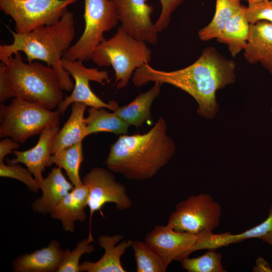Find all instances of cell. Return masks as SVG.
<instances>
[{
	"label": "cell",
	"mask_w": 272,
	"mask_h": 272,
	"mask_svg": "<svg viewBox=\"0 0 272 272\" xmlns=\"http://www.w3.org/2000/svg\"><path fill=\"white\" fill-rule=\"evenodd\" d=\"M222 255L215 249H208L198 257L183 259L181 267L188 272H226L222 263Z\"/></svg>",
	"instance_id": "28"
},
{
	"label": "cell",
	"mask_w": 272,
	"mask_h": 272,
	"mask_svg": "<svg viewBox=\"0 0 272 272\" xmlns=\"http://www.w3.org/2000/svg\"><path fill=\"white\" fill-rule=\"evenodd\" d=\"M134 252L138 272H165L167 266L161 258L145 242L133 241L131 244Z\"/></svg>",
	"instance_id": "27"
},
{
	"label": "cell",
	"mask_w": 272,
	"mask_h": 272,
	"mask_svg": "<svg viewBox=\"0 0 272 272\" xmlns=\"http://www.w3.org/2000/svg\"><path fill=\"white\" fill-rule=\"evenodd\" d=\"M256 264L253 267L254 272H272V268L269 263L262 257H258L256 260Z\"/></svg>",
	"instance_id": "35"
},
{
	"label": "cell",
	"mask_w": 272,
	"mask_h": 272,
	"mask_svg": "<svg viewBox=\"0 0 272 272\" xmlns=\"http://www.w3.org/2000/svg\"><path fill=\"white\" fill-rule=\"evenodd\" d=\"M16 97V93L6 72V64L1 61L0 63V102L3 103L7 100Z\"/></svg>",
	"instance_id": "33"
},
{
	"label": "cell",
	"mask_w": 272,
	"mask_h": 272,
	"mask_svg": "<svg viewBox=\"0 0 272 272\" xmlns=\"http://www.w3.org/2000/svg\"><path fill=\"white\" fill-rule=\"evenodd\" d=\"M84 160L82 142L59 150L51 157V164L63 169L74 186L83 183L80 176V168Z\"/></svg>",
	"instance_id": "26"
},
{
	"label": "cell",
	"mask_w": 272,
	"mask_h": 272,
	"mask_svg": "<svg viewBox=\"0 0 272 272\" xmlns=\"http://www.w3.org/2000/svg\"><path fill=\"white\" fill-rule=\"evenodd\" d=\"M243 54L248 63L259 62L272 75V23L259 21L249 24Z\"/></svg>",
	"instance_id": "15"
},
{
	"label": "cell",
	"mask_w": 272,
	"mask_h": 272,
	"mask_svg": "<svg viewBox=\"0 0 272 272\" xmlns=\"http://www.w3.org/2000/svg\"><path fill=\"white\" fill-rule=\"evenodd\" d=\"M58 126L48 127L40 133L37 144L24 151H13L16 158L10 161L14 163L25 164L39 183L43 179L42 173L45 168L51 166V146L55 134L59 131Z\"/></svg>",
	"instance_id": "14"
},
{
	"label": "cell",
	"mask_w": 272,
	"mask_h": 272,
	"mask_svg": "<svg viewBox=\"0 0 272 272\" xmlns=\"http://www.w3.org/2000/svg\"><path fill=\"white\" fill-rule=\"evenodd\" d=\"M161 5V12L154 23L158 33L167 28L170 23L172 13L186 0H159Z\"/></svg>",
	"instance_id": "32"
},
{
	"label": "cell",
	"mask_w": 272,
	"mask_h": 272,
	"mask_svg": "<svg viewBox=\"0 0 272 272\" xmlns=\"http://www.w3.org/2000/svg\"><path fill=\"white\" fill-rule=\"evenodd\" d=\"M20 147L19 143L11 138H6L0 142V163L4 162L5 157L13 152V150Z\"/></svg>",
	"instance_id": "34"
},
{
	"label": "cell",
	"mask_w": 272,
	"mask_h": 272,
	"mask_svg": "<svg viewBox=\"0 0 272 272\" xmlns=\"http://www.w3.org/2000/svg\"><path fill=\"white\" fill-rule=\"evenodd\" d=\"M220 205L207 193L191 195L179 202L167 224L174 230L194 235L212 232L220 224Z\"/></svg>",
	"instance_id": "8"
},
{
	"label": "cell",
	"mask_w": 272,
	"mask_h": 272,
	"mask_svg": "<svg viewBox=\"0 0 272 272\" xmlns=\"http://www.w3.org/2000/svg\"><path fill=\"white\" fill-rule=\"evenodd\" d=\"M93 238H88L79 242L72 251L67 249L64 251L63 259L56 272H79V261L81 256L85 253L90 254L95 251Z\"/></svg>",
	"instance_id": "29"
},
{
	"label": "cell",
	"mask_w": 272,
	"mask_h": 272,
	"mask_svg": "<svg viewBox=\"0 0 272 272\" xmlns=\"http://www.w3.org/2000/svg\"><path fill=\"white\" fill-rule=\"evenodd\" d=\"M5 63L16 97L48 110L63 99L58 76L52 67L37 61L25 63L20 52Z\"/></svg>",
	"instance_id": "4"
},
{
	"label": "cell",
	"mask_w": 272,
	"mask_h": 272,
	"mask_svg": "<svg viewBox=\"0 0 272 272\" xmlns=\"http://www.w3.org/2000/svg\"><path fill=\"white\" fill-rule=\"evenodd\" d=\"M162 85L155 82L149 90L140 94L130 103L118 107L113 112L130 126L142 127L145 121L152 118L151 107L160 94Z\"/></svg>",
	"instance_id": "22"
},
{
	"label": "cell",
	"mask_w": 272,
	"mask_h": 272,
	"mask_svg": "<svg viewBox=\"0 0 272 272\" xmlns=\"http://www.w3.org/2000/svg\"><path fill=\"white\" fill-rule=\"evenodd\" d=\"M7 163H0L1 177L17 179L26 185L31 191L38 192L40 189L38 183L32 177V174L28 169L23 168L18 163H12L9 159L7 160Z\"/></svg>",
	"instance_id": "30"
},
{
	"label": "cell",
	"mask_w": 272,
	"mask_h": 272,
	"mask_svg": "<svg viewBox=\"0 0 272 272\" xmlns=\"http://www.w3.org/2000/svg\"><path fill=\"white\" fill-rule=\"evenodd\" d=\"M197 239V235L176 231L167 224L155 226L145 241L168 267L173 261L180 262L195 251Z\"/></svg>",
	"instance_id": "12"
},
{
	"label": "cell",
	"mask_w": 272,
	"mask_h": 272,
	"mask_svg": "<svg viewBox=\"0 0 272 272\" xmlns=\"http://www.w3.org/2000/svg\"><path fill=\"white\" fill-rule=\"evenodd\" d=\"M59 242L52 240L48 245L30 253L17 257L13 262L15 272L56 271L63 257Z\"/></svg>",
	"instance_id": "18"
},
{
	"label": "cell",
	"mask_w": 272,
	"mask_h": 272,
	"mask_svg": "<svg viewBox=\"0 0 272 272\" xmlns=\"http://www.w3.org/2000/svg\"><path fill=\"white\" fill-rule=\"evenodd\" d=\"M246 17L249 24L259 21L272 23V0L255 3H248Z\"/></svg>",
	"instance_id": "31"
},
{
	"label": "cell",
	"mask_w": 272,
	"mask_h": 272,
	"mask_svg": "<svg viewBox=\"0 0 272 272\" xmlns=\"http://www.w3.org/2000/svg\"><path fill=\"white\" fill-rule=\"evenodd\" d=\"M85 118L86 136L100 132H109L117 134H126L130 125L113 111L109 112L104 108L90 107Z\"/></svg>",
	"instance_id": "24"
},
{
	"label": "cell",
	"mask_w": 272,
	"mask_h": 272,
	"mask_svg": "<svg viewBox=\"0 0 272 272\" xmlns=\"http://www.w3.org/2000/svg\"><path fill=\"white\" fill-rule=\"evenodd\" d=\"M89 195V189L83 183L74 186L53 209L51 217L61 221L65 232L73 233L74 223L78 220L84 222L86 219L85 208L88 207Z\"/></svg>",
	"instance_id": "16"
},
{
	"label": "cell",
	"mask_w": 272,
	"mask_h": 272,
	"mask_svg": "<svg viewBox=\"0 0 272 272\" xmlns=\"http://www.w3.org/2000/svg\"><path fill=\"white\" fill-rule=\"evenodd\" d=\"M263 242L270 245L272 247V231L259 238Z\"/></svg>",
	"instance_id": "36"
},
{
	"label": "cell",
	"mask_w": 272,
	"mask_h": 272,
	"mask_svg": "<svg viewBox=\"0 0 272 272\" xmlns=\"http://www.w3.org/2000/svg\"><path fill=\"white\" fill-rule=\"evenodd\" d=\"M42 195L32 203L34 212L46 215L50 213L55 206L74 187L67 180L61 168L55 167L51 169L47 176L38 183Z\"/></svg>",
	"instance_id": "19"
},
{
	"label": "cell",
	"mask_w": 272,
	"mask_h": 272,
	"mask_svg": "<svg viewBox=\"0 0 272 272\" xmlns=\"http://www.w3.org/2000/svg\"><path fill=\"white\" fill-rule=\"evenodd\" d=\"M122 235L113 236L102 235L98 239L99 245L105 250L102 257L96 262L86 261L80 264V271L87 272H125L120 258L127 249L131 246L133 240H124Z\"/></svg>",
	"instance_id": "17"
},
{
	"label": "cell",
	"mask_w": 272,
	"mask_h": 272,
	"mask_svg": "<svg viewBox=\"0 0 272 272\" xmlns=\"http://www.w3.org/2000/svg\"><path fill=\"white\" fill-rule=\"evenodd\" d=\"M80 60H72L63 57V68L75 80L72 93L67 96L57 106V110L63 115L67 107L73 103L80 102L90 107L106 108L115 111L118 104L114 100L106 103L101 100L91 89L90 81H95L101 85L109 81L108 72L100 71L96 68H88L84 65Z\"/></svg>",
	"instance_id": "10"
},
{
	"label": "cell",
	"mask_w": 272,
	"mask_h": 272,
	"mask_svg": "<svg viewBox=\"0 0 272 272\" xmlns=\"http://www.w3.org/2000/svg\"><path fill=\"white\" fill-rule=\"evenodd\" d=\"M83 183L89 191L88 207L90 210L88 237L93 238L91 232L93 214L108 202L114 203L117 210L124 211L132 206V201L125 186L116 180L113 172L101 167L92 168L83 178Z\"/></svg>",
	"instance_id": "11"
},
{
	"label": "cell",
	"mask_w": 272,
	"mask_h": 272,
	"mask_svg": "<svg viewBox=\"0 0 272 272\" xmlns=\"http://www.w3.org/2000/svg\"><path fill=\"white\" fill-rule=\"evenodd\" d=\"M85 28L63 57L72 60H91L97 46L105 38L104 33L115 27L119 20L113 0H84Z\"/></svg>",
	"instance_id": "7"
},
{
	"label": "cell",
	"mask_w": 272,
	"mask_h": 272,
	"mask_svg": "<svg viewBox=\"0 0 272 272\" xmlns=\"http://www.w3.org/2000/svg\"><path fill=\"white\" fill-rule=\"evenodd\" d=\"M147 43L129 35L120 26L110 38L95 48L91 60L99 66H112L118 89L125 88L135 71L152 59Z\"/></svg>",
	"instance_id": "5"
},
{
	"label": "cell",
	"mask_w": 272,
	"mask_h": 272,
	"mask_svg": "<svg viewBox=\"0 0 272 272\" xmlns=\"http://www.w3.org/2000/svg\"><path fill=\"white\" fill-rule=\"evenodd\" d=\"M272 231V205L267 218L260 224L242 233L232 234L229 232L214 234L213 232L198 235L195 251L202 249H216L223 246L242 242L245 240L259 238Z\"/></svg>",
	"instance_id": "20"
},
{
	"label": "cell",
	"mask_w": 272,
	"mask_h": 272,
	"mask_svg": "<svg viewBox=\"0 0 272 272\" xmlns=\"http://www.w3.org/2000/svg\"><path fill=\"white\" fill-rule=\"evenodd\" d=\"M60 113L16 97L0 105V137H10L22 143L48 127L58 126Z\"/></svg>",
	"instance_id": "6"
},
{
	"label": "cell",
	"mask_w": 272,
	"mask_h": 272,
	"mask_svg": "<svg viewBox=\"0 0 272 272\" xmlns=\"http://www.w3.org/2000/svg\"><path fill=\"white\" fill-rule=\"evenodd\" d=\"M13 41L0 45V60L6 63L16 53L23 52L28 62L44 61L57 73L62 90L70 91L74 83L63 68L62 58L71 47L75 36L73 14L67 11L56 23L39 27L29 33L19 34L9 29Z\"/></svg>",
	"instance_id": "3"
},
{
	"label": "cell",
	"mask_w": 272,
	"mask_h": 272,
	"mask_svg": "<svg viewBox=\"0 0 272 272\" xmlns=\"http://www.w3.org/2000/svg\"><path fill=\"white\" fill-rule=\"evenodd\" d=\"M271 112H272V109H271Z\"/></svg>",
	"instance_id": "38"
},
{
	"label": "cell",
	"mask_w": 272,
	"mask_h": 272,
	"mask_svg": "<svg viewBox=\"0 0 272 272\" xmlns=\"http://www.w3.org/2000/svg\"><path fill=\"white\" fill-rule=\"evenodd\" d=\"M240 1H241V0H239ZM248 3H258V2H263V1H268V0H246Z\"/></svg>",
	"instance_id": "37"
},
{
	"label": "cell",
	"mask_w": 272,
	"mask_h": 272,
	"mask_svg": "<svg viewBox=\"0 0 272 272\" xmlns=\"http://www.w3.org/2000/svg\"><path fill=\"white\" fill-rule=\"evenodd\" d=\"M236 64L213 47H207L191 64L173 71L156 70L144 64L133 73L132 81L136 87L150 82L168 84L187 93L198 104L197 112L208 118L218 110L216 100L217 90L235 81Z\"/></svg>",
	"instance_id": "1"
},
{
	"label": "cell",
	"mask_w": 272,
	"mask_h": 272,
	"mask_svg": "<svg viewBox=\"0 0 272 272\" xmlns=\"http://www.w3.org/2000/svg\"><path fill=\"white\" fill-rule=\"evenodd\" d=\"M87 105L80 102L72 104L70 117L54 136L51 146L53 155L56 152L82 142L86 137V123L84 114Z\"/></svg>",
	"instance_id": "21"
},
{
	"label": "cell",
	"mask_w": 272,
	"mask_h": 272,
	"mask_svg": "<svg viewBox=\"0 0 272 272\" xmlns=\"http://www.w3.org/2000/svg\"><path fill=\"white\" fill-rule=\"evenodd\" d=\"M166 130L165 120L160 117L144 134L120 135L110 146L105 161L107 168L131 180L152 178L169 162L176 150Z\"/></svg>",
	"instance_id": "2"
},
{
	"label": "cell",
	"mask_w": 272,
	"mask_h": 272,
	"mask_svg": "<svg viewBox=\"0 0 272 272\" xmlns=\"http://www.w3.org/2000/svg\"><path fill=\"white\" fill-rule=\"evenodd\" d=\"M78 0H0V9L15 22V32L25 34L58 22L67 7Z\"/></svg>",
	"instance_id": "9"
},
{
	"label": "cell",
	"mask_w": 272,
	"mask_h": 272,
	"mask_svg": "<svg viewBox=\"0 0 272 272\" xmlns=\"http://www.w3.org/2000/svg\"><path fill=\"white\" fill-rule=\"evenodd\" d=\"M243 6L239 0H216L214 16L207 26L199 31V39L202 41L217 39L229 19Z\"/></svg>",
	"instance_id": "25"
},
{
	"label": "cell",
	"mask_w": 272,
	"mask_h": 272,
	"mask_svg": "<svg viewBox=\"0 0 272 272\" xmlns=\"http://www.w3.org/2000/svg\"><path fill=\"white\" fill-rule=\"evenodd\" d=\"M122 27L134 38L156 44L159 33L151 20L154 12L148 0H113Z\"/></svg>",
	"instance_id": "13"
},
{
	"label": "cell",
	"mask_w": 272,
	"mask_h": 272,
	"mask_svg": "<svg viewBox=\"0 0 272 272\" xmlns=\"http://www.w3.org/2000/svg\"><path fill=\"white\" fill-rule=\"evenodd\" d=\"M246 8L243 5L232 16L217 38L228 46L233 57L244 50L248 39L250 24L246 17Z\"/></svg>",
	"instance_id": "23"
}]
</instances>
